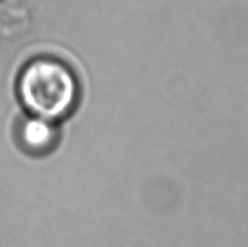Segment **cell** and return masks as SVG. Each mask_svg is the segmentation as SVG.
I'll list each match as a JSON object with an SVG mask.
<instances>
[{
  "instance_id": "obj_1",
  "label": "cell",
  "mask_w": 248,
  "mask_h": 247,
  "mask_svg": "<svg viewBox=\"0 0 248 247\" xmlns=\"http://www.w3.org/2000/svg\"><path fill=\"white\" fill-rule=\"evenodd\" d=\"M17 91L31 115L57 121L72 111L79 96L74 73L53 58L31 61L21 72Z\"/></svg>"
},
{
  "instance_id": "obj_2",
  "label": "cell",
  "mask_w": 248,
  "mask_h": 247,
  "mask_svg": "<svg viewBox=\"0 0 248 247\" xmlns=\"http://www.w3.org/2000/svg\"><path fill=\"white\" fill-rule=\"evenodd\" d=\"M17 136L19 144L27 153L41 155L55 147L58 130L55 121L29 114L19 123Z\"/></svg>"
}]
</instances>
